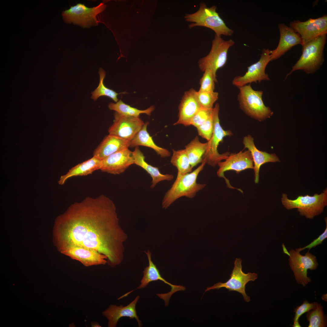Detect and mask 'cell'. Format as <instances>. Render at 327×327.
<instances>
[{
  "label": "cell",
  "mask_w": 327,
  "mask_h": 327,
  "mask_svg": "<svg viewBox=\"0 0 327 327\" xmlns=\"http://www.w3.org/2000/svg\"><path fill=\"white\" fill-rule=\"evenodd\" d=\"M53 236L59 251L74 246L94 249L106 256L112 268L123 260L127 237L119 225L115 204L104 195L71 204L56 218Z\"/></svg>",
  "instance_id": "6da1fadb"
},
{
  "label": "cell",
  "mask_w": 327,
  "mask_h": 327,
  "mask_svg": "<svg viewBox=\"0 0 327 327\" xmlns=\"http://www.w3.org/2000/svg\"><path fill=\"white\" fill-rule=\"evenodd\" d=\"M204 162L193 171L183 175H177L171 188L166 193L162 201L163 208L166 209L178 198L183 197L192 198L206 186L197 183L198 176L205 164Z\"/></svg>",
  "instance_id": "7a4b0ae2"
},
{
  "label": "cell",
  "mask_w": 327,
  "mask_h": 327,
  "mask_svg": "<svg viewBox=\"0 0 327 327\" xmlns=\"http://www.w3.org/2000/svg\"><path fill=\"white\" fill-rule=\"evenodd\" d=\"M327 34L318 37L302 45V54L286 77L296 70L312 74L318 70L324 60L323 51Z\"/></svg>",
  "instance_id": "3957f363"
},
{
  "label": "cell",
  "mask_w": 327,
  "mask_h": 327,
  "mask_svg": "<svg viewBox=\"0 0 327 327\" xmlns=\"http://www.w3.org/2000/svg\"><path fill=\"white\" fill-rule=\"evenodd\" d=\"M216 9L215 5L208 8L205 3L201 2L196 12L186 14L184 18L187 21L192 23L189 25L190 28L203 26L212 29L217 35H231L233 30L226 26Z\"/></svg>",
  "instance_id": "277c9868"
},
{
  "label": "cell",
  "mask_w": 327,
  "mask_h": 327,
  "mask_svg": "<svg viewBox=\"0 0 327 327\" xmlns=\"http://www.w3.org/2000/svg\"><path fill=\"white\" fill-rule=\"evenodd\" d=\"M237 99L241 109L248 116L259 121L269 118L273 112L264 104L263 92L253 89L251 84L239 88Z\"/></svg>",
  "instance_id": "5b68a950"
},
{
  "label": "cell",
  "mask_w": 327,
  "mask_h": 327,
  "mask_svg": "<svg viewBox=\"0 0 327 327\" xmlns=\"http://www.w3.org/2000/svg\"><path fill=\"white\" fill-rule=\"evenodd\" d=\"M281 202L287 210L297 208L299 214L306 218L312 219L323 211L327 205V189H325L319 194L315 193L313 196H299L295 199L288 198L287 195L283 193Z\"/></svg>",
  "instance_id": "8992f818"
},
{
  "label": "cell",
  "mask_w": 327,
  "mask_h": 327,
  "mask_svg": "<svg viewBox=\"0 0 327 327\" xmlns=\"http://www.w3.org/2000/svg\"><path fill=\"white\" fill-rule=\"evenodd\" d=\"M219 104L217 103L213 108V131L210 139L207 142L206 149L202 162L213 167L221 160L226 159L230 154L227 152L220 154L218 151L217 147L220 143L223 141L224 137L233 135L230 130H224L220 125L219 116Z\"/></svg>",
  "instance_id": "52a82bcc"
},
{
  "label": "cell",
  "mask_w": 327,
  "mask_h": 327,
  "mask_svg": "<svg viewBox=\"0 0 327 327\" xmlns=\"http://www.w3.org/2000/svg\"><path fill=\"white\" fill-rule=\"evenodd\" d=\"M282 247L284 252L289 256V264L296 282L305 286L311 281L307 276L308 270H315L318 266L316 256L311 253L309 250L303 255L295 250L291 249L288 252L283 244Z\"/></svg>",
  "instance_id": "ba28073f"
},
{
  "label": "cell",
  "mask_w": 327,
  "mask_h": 327,
  "mask_svg": "<svg viewBox=\"0 0 327 327\" xmlns=\"http://www.w3.org/2000/svg\"><path fill=\"white\" fill-rule=\"evenodd\" d=\"M234 44V41L231 39L224 40L221 36L215 35L210 52L199 61L200 69L204 72L206 69H209L216 76L217 70L226 64L228 50Z\"/></svg>",
  "instance_id": "9c48e42d"
},
{
  "label": "cell",
  "mask_w": 327,
  "mask_h": 327,
  "mask_svg": "<svg viewBox=\"0 0 327 327\" xmlns=\"http://www.w3.org/2000/svg\"><path fill=\"white\" fill-rule=\"evenodd\" d=\"M242 260L236 258L234 262V267L230 275V278L226 282H218L213 286L208 287L205 292L213 289H219L225 288L230 291H236L243 296L244 299L247 302L250 301V297L246 293V284L250 281H254L257 279L258 276L255 273H244L242 270Z\"/></svg>",
  "instance_id": "30bf717a"
},
{
  "label": "cell",
  "mask_w": 327,
  "mask_h": 327,
  "mask_svg": "<svg viewBox=\"0 0 327 327\" xmlns=\"http://www.w3.org/2000/svg\"><path fill=\"white\" fill-rule=\"evenodd\" d=\"M106 7L103 3L92 8H88L84 4L79 3L62 12V15L66 23H72L83 28H89L98 24L96 16L103 11Z\"/></svg>",
  "instance_id": "8fae6325"
},
{
  "label": "cell",
  "mask_w": 327,
  "mask_h": 327,
  "mask_svg": "<svg viewBox=\"0 0 327 327\" xmlns=\"http://www.w3.org/2000/svg\"><path fill=\"white\" fill-rule=\"evenodd\" d=\"M270 51L269 49H263L259 60L247 67V71L243 76L235 77L232 81L233 85L239 88L253 82L260 83L264 80H269L265 69L270 61Z\"/></svg>",
  "instance_id": "7c38bea8"
},
{
  "label": "cell",
  "mask_w": 327,
  "mask_h": 327,
  "mask_svg": "<svg viewBox=\"0 0 327 327\" xmlns=\"http://www.w3.org/2000/svg\"><path fill=\"white\" fill-rule=\"evenodd\" d=\"M223 162L218 164L219 168L217 174L220 177L225 180L227 187L237 189L240 191L241 190L233 187L229 181L224 175V173L227 171L234 170L238 174L242 171L248 169L254 168V164L251 154L249 150L243 152L240 151L237 153H230Z\"/></svg>",
  "instance_id": "4fadbf2b"
},
{
  "label": "cell",
  "mask_w": 327,
  "mask_h": 327,
  "mask_svg": "<svg viewBox=\"0 0 327 327\" xmlns=\"http://www.w3.org/2000/svg\"><path fill=\"white\" fill-rule=\"evenodd\" d=\"M289 26L301 37L302 46L318 37L327 34V16L324 15L317 18H310L305 21L294 20L290 22Z\"/></svg>",
  "instance_id": "5bb4252c"
},
{
  "label": "cell",
  "mask_w": 327,
  "mask_h": 327,
  "mask_svg": "<svg viewBox=\"0 0 327 327\" xmlns=\"http://www.w3.org/2000/svg\"><path fill=\"white\" fill-rule=\"evenodd\" d=\"M113 124L108 130L109 134L130 141L144 123L139 117L123 115L115 112Z\"/></svg>",
  "instance_id": "9a60e30c"
},
{
  "label": "cell",
  "mask_w": 327,
  "mask_h": 327,
  "mask_svg": "<svg viewBox=\"0 0 327 327\" xmlns=\"http://www.w3.org/2000/svg\"><path fill=\"white\" fill-rule=\"evenodd\" d=\"M148 260L149 265L146 267L143 271V276L141 279L140 285L137 289H140L145 288L149 283L152 281L160 280L164 283L168 284L171 287L170 291L167 293L157 294L159 297L163 299L166 306L168 305L169 300L172 295L175 292L179 291H184L186 289L185 287L180 286L172 284L167 281L161 276L159 271L156 265L153 263L151 259V253L148 250L145 252Z\"/></svg>",
  "instance_id": "2e32d148"
},
{
  "label": "cell",
  "mask_w": 327,
  "mask_h": 327,
  "mask_svg": "<svg viewBox=\"0 0 327 327\" xmlns=\"http://www.w3.org/2000/svg\"><path fill=\"white\" fill-rule=\"evenodd\" d=\"M134 164L132 152L128 148L114 153L102 160L99 169L102 171L114 175L124 173Z\"/></svg>",
  "instance_id": "e0dca14e"
},
{
  "label": "cell",
  "mask_w": 327,
  "mask_h": 327,
  "mask_svg": "<svg viewBox=\"0 0 327 327\" xmlns=\"http://www.w3.org/2000/svg\"><path fill=\"white\" fill-rule=\"evenodd\" d=\"M60 252L72 259L79 261L86 267L105 265L107 263L106 256L94 249L74 246L64 249Z\"/></svg>",
  "instance_id": "ac0fdd59"
},
{
  "label": "cell",
  "mask_w": 327,
  "mask_h": 327,
  "mask_svg": "<svg viewBox=\"0 0 327 327\" xmlns=\"http://www.w3.org/2000/svg\"><path fill=\"white\" fill-rule=\"evenodd\" d=\"M278 28L280 32V39L277 48L271 50L270 61L278 59L293 47L302 45L299 35L292 28L284 23H279Z\"/></svg>",
  "instance_id": "d6986e66"
},
{
  "label": "cell",
  "mask_w": 327,
  "mask_h": 327,
  "mask_svg": "<svg viewBox=\"0 0 327 327\" xmlns=\"http://www.w3.org/2000/svg\"><path fill=\"white\" fill-rule=\"evenodd\" d=\"M197 91L191 88L185 92L178 107V119L174 125H190L192 118L201 107L197 97Z\"/></svg>",
  "instance_id": "ffe728a7"
},
{
  "label": "cell",
  "mask_w": 327,
  "mask_h": 327,
  "mask_svg": "<svg viewBox=\"0 0 327 327\" xmlns=\"http://www.w3.org/2000/svg\"><path fill=\"white\" fill-rule=\"evenodd\" d=\"M140 298L139 296H137L133 301L125 306L122 305L117 306L115 305H111L103 311L102 314L108 320V326L116 327L117 322L120 318L127 317H129L130 319H136L138 326L141 327L142 324L137 315L136 309V304Z\"/></svg>",
  "instance_id": "44dd1931"
},
{
  "label": "cell",
  "mask_w": 327,
  "mask_h": 327,
  "mask_svg": "<svg viewBox=\"0 0 327 327\" xmlns=\"http://www.w3.org/2000/svg\"><path fill=\"white\" fill-rule=\"evenodd\" d=\"M243 144L244 147L247 148L251 154L254 164V182L255 183H258L261 166L266 163L279 162L280 160L275 154H269L258 149L254 144L253 138L250 135L244 137Z\"/></svg>",
  "instance_id": "7402d4cb"
},
{
  "label": "cell",
  "mask_w": 327,
  "mask_h": 327,
  "mask_svg": "<svg viewBox=\"0 0 327 327\" xmlns=\"http://www.w3.org/2000/svg\"><path fill=\"white\" fill-rule=\"evenodd\" d=\"M130 141L109 134L95 149L93 156L102 160L118 152L128 148Z\"/></svg>",
  "instance_id": "603a6c76"
},
{
  "label": "cell",
  "mask_w": 327,
  "mask_h": 327,
  "mask_svg": "<svg viewBox=\"0 0 327 327\" xmlns=\"http://www.w3.org/2000/svg\"><path fill=\"white\" fill-rule=\"evenodd\" d=\"M132 156L134 159V164L138 166L150 174L152 178L151 189L154 188L159 182L163 180L171 181L174 178L172 174L161 173L159 168L154 167L147 163L145 160V157L140 151L138 146L136 147L134 150L132 152Z\"/></svg>",
  "instance_id": "cb8c5ba5"
},
{
  "label": "cell",
  "mask_w": 327,
  "mask_h": 327,
  "mask_svg": "<svg viewBox=\"0 0 327 327\" xmlns=\"http://www.w3.org/2000/svg\"><path fill=\"white\" fill-rule=\"evenodd\" d=\"M148 122L144 123L142 128L131 140L130 147H133L139 146L148 147L153 149L162 158L169 157L170 153L167 149L159 147L153 141L152 137L148 133L147 128Z\"/></svg>",
  "instance_id": "d4e9b609"
},
{
  "label": "cell",
  "mask_w": 327,
  "mask_h": 327,
  "mask_svg": "<svg viewBox=\"0 0 327 327\" xmlns=\"http://www.w3.org/2000/svg\"><path fill=\"white\" fill-rule=\"evenodd\" d=\"M102 160L93 156L70 169L65 175L61 176L58 182L60 185L64 184L65 181L71 177L86 176L91 174L94 171L99 170Z\"/></svg>",
  "instance_id": "484cf974"
},
{
  "label": "cell",
  "mask_w": 327,
  "mask_h": 327,
  "mask_svg": "<svg viewBox=\"0 0 327 327\" xmlns=\"http://www.w3.org/2000/svg\"><path fill=\"white\" fill-rule=\"evenodd\" d=\"M207 144V142H200L197 136L185 146V149L192 168L198 164L202 163V157L206 150Z\"/></svg>",
  "instance_id": "4316f807"
},
{
  "label": "cell",
  "mask_w": 327,
  "mask_h": 327,
  "mask_svg": "<svg viewBox=\"0 0 327 327\" xmlns=\"http://www.w3.org/2000/svg\"><path fill=\"white\" fill-rule=\"evenodd\" d=\"M108 107L110 110H114L120 114L129 117H138L142 114L150 116L155 109L154 106H151L144 110H140L125 104L121 100L115 103H110Z\"/></svg>",
  "instance_id": "83f0119b"
},
{
  "label": "cell",
  "mask_w": 327,
  "mask_h": 327,
  "mask_svg": "<svg viewBox=\"0 0 327 327\" xmlns=\"http://www.w3.org/2000/svg\"><path fill=\"white\" fill-rule=\"evenodd\" d=\"M170 162L177 169V175H183L192 172L191 167L185 149L173 150Z\"/></svg>",
  "instance_id": "f1b7e54d"
},
{
  "label": "cell",
  "mask_w": 327,
  "mask_h": 327,
  "mask_svg": "<svg viewBox=\"0 0 327 327\" xmlns=\"http://www.w3.org/2000/svg\"><path fill=\"white\" fill-rule=\"evenodd\" d=\"M98 73L100 77L99 83L98 87L91 92V98L95 101L100 97L106 96L111 98L115 102H117L118 101L117 95L125 93H118L113 90L106 87L104 83V80L106 76L105 71L102 68H100L99 69Z\"/></svg>",
  "instance_id": "f546056e"
},
{
  "label": "cell",
  "mask_w": 327,
  "mask_h": 327,
  "mask_svg": "<svg viewBox=\"0 0 327 327\" xmlns=\"http://www.w3.org/2000/svg\"><path fill=\"white\" fill-rule=\"evenodd\" d=\"M306 317L309 322L308 327H325L327 318L324 314L323 307L319 303L316 307L307 312Z\"/></svg>",
  "instance_id": "4dcf8cb0"
},
{
  "label": "cell",
  "mask_w": 327,
  "mask_h": 327,
  "mask_svg": "<svg viewBox=\"0 0 327 327\" xmlns=\"http://www.w3.org/2000/svg\"><path fill=\"white\" fill-rule=\"evenodd\" d=\"M204 72L200 80V87L199 91H214L215 83L217 82L216 76L214 74L212 70L209 69H206Z\"/></svg>",
  "instance_id": "1f68e13d"
},
{
  "label": "cell",
  "mask_w": 327,
  "mask_h": 327,
  "mask_svg": "<svg viewBox=\"0 0 327 327\" xmlns=\"http://www.w3.org/2000/svg\"><path fill=\"white\" fill-rule=\"evenodd\" d=\"M218 93L212 91H197V97L202 107L213 109L214 104L218 99Z\"/></svg>",
  "instance_id": "d6a6232c"
},
{
  "label": "cell",
  "mask_w": 327,
  "mask_h": 327,
  "mask_svg": "<svg viewBox=\"0 0 327 327\" xmlns=\"http://www.w3.org/2000/svg\"><path fill=\"white\" fill-rule=\"evenodd\" d=\"M199 136L207 141L210 139L214 128V120L213 112L211 116L203 124L197 127Z\"/></svg>",
  "instance_id": "836d02e7"
},
{
  "label": "cell",
  "mask_w": 327,
  "mask_h": 327,
  "mask_svg": "<svg viewBox=\"0 0 327 327\" xmlns=\"http://www.w3.org/2000/svg\"><path fill=\"white\" fill-rule=\"evenodd\" d=\"M213 109H208L201 107L192 118L190 125L197 128L203 124L212 114Z\"/></svg>",
  "instance_id": "e575fe53"
},
{
  "label": "cell",
  "mask_w": 327,
  "mask_h": 327,
  "mask_svg": "<svg viewBox=\"0 0 327 327\" xmlns=\"http://www.w3.org/2000/svg\"><path fill=\"white\" fill-rule=\"evenodd\" d=\"M317 304V302L310 303L308 301L305 300L302 305L294 309V312L295 314L293 319V322L298 321L300 317L304 313L315 308Z\"/></svg>",
  "instance_id": "d590c367"
},
{
  "label": "cell",
  "mask_w": 327,
  "mask_h": 327,
  "mask_svg": "<svg viewBox=\"0 0 327 327\" xmlns=\"http://www.w3.org/2000/svg\"><path fill=\"white\" fill-rule=\"evenodd\" d=\"M325 220L326 223V226L324 232L320 235L318 237L314 240L309 244L302 248L296 249L295 250L296 251L300 252L305 249H309V250H310L312 248H314L316 246L321 244L323 241L327 238V220L326 217L325 218Z\"/></svg>",
  "instance_id": "8d00e7d4"
},
{
  "label": "cell",
  "mask_w": 327,
  "mask_h": 327,
  "mask_svg": "<svg viewBox=\"0 0 327 327\" xmlns=\"http://www.w3.org/2000/svg\"><path fill=\"white\" fill-rule=\"evenodd\" d=\"M91 327H101V326L100 325L99 323L96 322H92L91 323Z\"/></svg>",
  "instance_id": "74e56055"
},
{
  "label": "cell",
  "mask_w": 327,
  "mask_h": 327,
  "mask_svg": "<svg viewBox=\"0 0 327 327\" xmlns=\"http://www.w3.org/2000/svg\"><path fill=\"white\" fill-rule=\"evenodd\" d=\"M292 326L293 327H301L300 325V324H299V322L298 321H296V322H294L293 325H292Z\"/></svg>",
  "instance_id": "f35d334b"
},
{
  "label": "cell",
  "mask_w": 327,
  "mask_h": 327,
  "mask_svg": "<svg viewBox=\"0 0 327 327\" xmlns=\"http://www.w3.org/2000/svg\"><path fill=\"white\" fill-rule=\"evenodd\" d=\"M322 299V300L327 302V294L323 295Z\"/></svg>",
  "instance_id": "ab89813d"
}]
</instances>
